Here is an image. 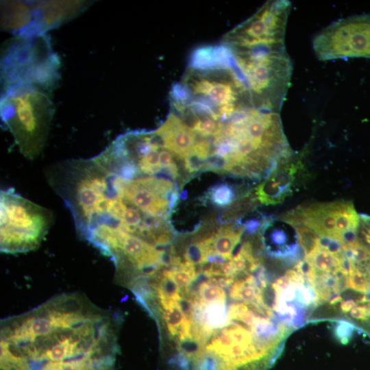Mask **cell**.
<instances>
[{"label": "cell", "mask_w": 370, "mask_h": 370, "mask_svg": "<svg viewBox=\"0 0 370 370\" xmlns=\"http://www.w3.org/2000/svg\"><path fill=\"white\" fill-rule=\"evenodd\" d=\"M119 313L62 293L0 326L1 370H114Z\"/></svg>", "instance_id": "1"}, {"label": "cell", "mask_w": 370, "mask_h": 370, "mask_svg": "<svg viewBox=\"0 0 370 370\" xmlns=\"http://www.w3.org/2000/svg\"><path fill=\"white\" fill-rule=\"evenodd\" d=\"M54 112L46 92L32 86H16L3 91L1 117L20 152L36 158L47 142Z\"/></svg>", "instance_id": "2"}, {"label": "cell", "mask_w": 370, "mask_h": 370, "mask_svg": "<svg viewBox=\"0 0 370 370\" xmlns=\"http://www.w3.org/2000/svg\"><path fill=\"white\" fill-rule=\"evenodd\" d=\"M60 63L46 35L16 36L1 53L3 91L16 86L51 91L59 80Z\"/></svg>", "instance_id": "3"}, {"label": "cell", "mask_w": 370, "mask_h": 370, "mask_svg": "<svg viewBox=\"0 0 370 370\" xmlns=\"http://www.w3.org/2000/svg\"><path fill=\"white\" fill-rule=\"evenodd\" d=\"M235 62L251 103L278 113L290 86L293 64L285 48L237 50Z\"/></svg>", "instance_id": "4"}, {"label": "cell", "mask_w": 370, "mask_h": 370, "mask_svg": "<svg viewBox=\"0 0 370 370\" xmlns=\"http://www.w3.org/2000/svg\"><path fill=\"white\" fill-rule=\"evenodd\" d=\"M52 212L12 189L0 194V249L6 254L38 247L52 223Z\"/></svg>", "instance_id": "5"}, {"label": "cell", "mask_w": 370, "mask_h": 370, "mask_svg": "<svg viewBox=\"0 0 370 370\" xmlns=\"http://www.w3.org/2000/svg\"><path fill=\"white\" fill-rule=\"evenodd\" d=\"M312 48L320 60L370 58V14L334 21L317 33Z\"/></svg>", "instance_id": "6"}, {"label": "cell", "mask_w": 370, "mask_h": 370, "mask_svg": "<svg viewBox=\"0 0 370 370\" xmlns=\"http://www.w3.org/2000/svg\"><path fill=\"white\" fill-rule=\"evenodd\" d=\"M291 7V2L286 0L265 3L234 31L232 40L238 50L285 48V32Z\"/></svg>", "instance_id": "7"}, {"label": "cell", "mask_w": 370, "mask_h": 370, "mask_svg": "<svg viewBox=\"0 0 370 370\" xmlns=\"http://www.w3.org/2000/svg\"><path fill=\"white\" fill-rule=\"evenodd\" d=\"M194 89L196 92L206 95L212 101L221 105L236 104L239 95L246 97L250 101L247 89L240 85L201 79L195 83Z\"/></svg>", "instance_id": "8"}, {"label": "cell", "mask_w": 370, "mask_h": 370, "mask_svg": "<svg viewBox=\"0 0 370 370\" xmlns=\"http://www.w3.org/2000/svg\"><path fill=\"white\" fill-rule=\"evenodd\" d=\"M236 193L230 184L221 183L212 186L207 192V198L216 206L226 207L236 199Z\"/></svg>", "instance_id": "9"}, {"label": "cell", "mask_w": 370, "mask_h": 370, "mask_svg": "<svg viewBox=\"0 0 370 370\" xmlns=\"http://www.w3.org/2000/svg\"><path fill=\"white\" fill-rule=\"evenodd\" d=\"M184 258L193 264H201L206 261V255L201 243H189L184 251Z\"/></svg>", "instance_id": "10"}, {"label": "cell", "mask_w": 370, "mask_h": 370, "mask_svg": "<svg viewBox=\"0 0 370 370\" xmlns=\"http://www.w3.org/2000/svg\"><path fill=\"white\" fill-rule=\"evenodd\" d=\"M221 126V123H217L214 119L206 118L204 119H199L193 130L203 136L210 135L215 136L219 131Z\"/></svg>", "instance_id": "11"}, {"label": "cell", "mask_w": 370, "mask_h": 370, "mask_svg": "<svg viewBox=\"0 0 370 370\" xmlns=\"http://www.w3.org/2000/svg\"><path fill=\"white\" fill-rule=\"evenodd\" d=\"M210 150V142L201 140L194 144L190 151L203 160H206Z\"/></svg>", "instance_id": "12"}, {"label": "cell", "mask_w": 370, "mask_h": 370, "mask_svg": "<svg viewBox=\"0 0 370 370\" xmlns=\"http://www.w3.org/2000/svg\"><path fill=\"white\" fill-rule=\"evenodd\" d=\"M262 223L257 219H251L245 223L243 227L245 230L249 234H254L262 228Z\"/></svg>", "instance_id": "13"}, {"label": "cell", "mask_w": 370, "mask_h": 370, "mask_svg": "<svg viewBox=\"0 0 370 370\" xmlns=\"http://www.w3.org/2000/svg\"><path fill=\"white\" fill-rule=\"evenodd\" d=\"M171 153L165 149L159 151V163L161 167H166L172 162Z\"/></svg>", "instance_id": "14"}, {"label": "cell", "mask_w": 370, "mask_h": 370, "mask_svg": "<svg viewBox=\"0 0 370 370\" xmlns=\"http://www.w3.org/2000/svg\"><path fill=\"white\" fill-rule=\"evenodd\" d=\"M271 238L273 243L277 245H281L284 243L286 239V235L282 230H275L271 233Z\"/></svg>", "instance_id": "15"}, {"label": "cell", "mask_w": 370, "mask_h": 370, "mask_svg": "<svg viewBox=\"0 0 370 370\" xmlns=\"http://www.w3.org/2000/svg\"><path fill=\"white\" fill-rule=\"evenodd\" d=\"M188 197V192L187 190H183L180 195L179 198L182 200H185Z\"/></svg>", "instance_id": "16"}]
</instances>
